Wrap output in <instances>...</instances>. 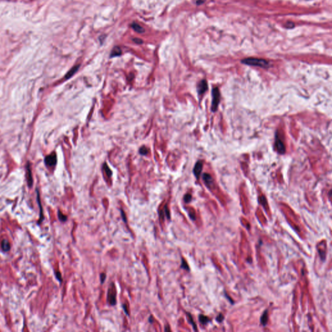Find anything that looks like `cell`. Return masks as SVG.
<instances>
[{
	"mask_svg": "<svg viewBox=\"0 0 332 332\" xmlns=\"http://www.w3.org/2000/svg\"><path fill=\"white\" fill-rule=\"evenodd\" d=\"M203 180H204V182L206 183V184L208 186H210L212 184L213 179H212V177H211L210 174H209L208 173H204V174H203Z\"/></svg>",
	"mask_w": 332,
	"mask_h": 332,
	"instance_id": "11",
	"label": "cell"
},
{
	"mask_svg": "<svg viewBox=\"0 0 332 332\" xmlns=\"http://www.w3.org/2000/svg\"><path fill=\"white\" fill-rule=\"evenodd\" d=\"M260 321H261V324L263 326H265L267 324V321H268V310L267 309V310H265L264 311V313H263L262 316L261 317V318H260Z\"/></svg>",
	"mask_w": 332,
	"mask_h": 332,
	"instance_id": "13",
	"label": "cell"
},
{
	"mask_svg": "<svg viewBox=\"0 0 332 332\" xmlns=\"http://www.w3.org/2000/svg\"><path fill=\"white\" fill-rule=\"evenodd\" d=\"M122 308H123V310H124L125 314H126V315H129V309H128V308H127V305H126V304H123V305H122Z\"/></svg>",
	"mask_w": 332,
	"mask_h": 332,
	"instance_id": "28",
	"label": "cell"
},
{
	"mask_svg": "<svg viewBox=\"0 0 332 332\" xmlns=\"http://www.w3.org/2000/svg\"><path fill=\"white\" fill-rule=\"evenodd\" d=\"M57 161V155L55 153H52L51 155H48L46 158V160H45V161H46V164L49 166H51V167L56 165Z\"/></svg>",
	"mask_w": 332,
	"mask_h": 332,
	"instance_id": "5",
	"label": "cell"
},
{
	"mask_svg": "<svg viewBox=\"0 0 332 332\" xmlns=\"http://www.w3.org/2000/svg\"><path fill=\"white\" fill-rule=\"evenodd\" d=\"M203 163H202L201 161H197V162L196 163L195 167H194V174L195 176L197 177V179H199L200 174H201V172H202V169H203Z\"/></svg>",
	"mask_w": 332,
	"mask_h": 332,
	"instance_id": "7",
	"label": "cell"
},
{
	"mask_svg": "<svg viewBox=\"0 0 332 332\" xmlns=\"http://www.w3.org/2000/svg\"><path fill=\"white\" fill-rule=\"evenodd\" d=\"M164 214L165 215V216L167 217V218L168 219H170V218H171V215H170V212H169V208H168V205L167 204H165V206H164Z\"/></svg>",
	"mask_w": 332,
	"mask_h": 332,
	"instance_id": "20",
	"label": "cell"
},
{
	"mask_svg": "<svg viewBox=\"0 0 332 332\" xmlns=\"http://www.w3.org/2000/svg\"><path fill=\"white\" fill-rule=\"evenodd\" d=\"M133 40H134V42H135L137 44H142L143 43L142 40H140V39H138V38H134V39H133Z\"/></svg>",
	"mask_w": 332,
	"mask_h": 332,
	"instance_id": "31",
	"label": "cell"
},
{
	"mask_svg": "<svg viewBox=\"0 0 332 332\" xmlns=\"http://www.w3.org/2000/svg\"><path fill=\"white\" fill-rule=\"evenodd\" d=\"M121 215H122V219L123 221L126 223L127 222V216H126V214H125V213L124 212V211L123 210H121Z\"/></svg>",
	"mask_w": 332,
	"mask_h": 332,
	"instance_id": "24",
	"label": "cell"
},
{
	"mask_svg": "<svg viewBox=\"0 0 332 332\" xmlns=\"http://www.w3.org/2000/svg\"><path fill=\"white\" fill-rule=\"evenodd\" d=\"M121 54H122V50H121V49L119 47H115L113 49V50L112 51L110 57H114L119 56L121 55Z\"/></svg>",
	"mask_w": 332,
	"mask_h": 332,
	"instance_id": "15",
	"label": "cell"
},
{
	"mask_svg": "<svg viewBox=\"0 0 332 332\" xmlns=\"http://www.w3.org/2000/svg\"><path fill=\"white\" fill-rule=\"evenodd\" d=\"M191 199H192V196L189 194L185 195L184 197V200L185 203H189L190 202H191Z\"/></svg>",
	"mask_w": 332,
	"mask_h": 332,
	"instance_id": "21",
	"label": "cell"
},
{
	"mask_svg": "<svg viewBox=\"0 0 332 332\" xmlns=\"http://www.w3.org/2000/svg\"><path fill=\"white\" fill-rule=\"evenodd\" d=\"M37 201H38V206L40 207V219L38 221V223H39L38 224H40L44 220V213H43L42 206L41 204V202H40V195H39V193L38 192H37Z\"/></svg>",
	"mask_w": 332,
	"mask_h": 332,
	"instance_id": "9",
	"label": "cell"
},
{
	"mask_svg": "<svg viewBox=\"0 0 332 332\" xmlns=\"http://www.w3.org/2000/svg\"><path fill=\"white\" fill-rule=\"evenodd\" d=\"M275 145L276 147V149L278 152L281 155H284L285 152V148L284 146V144L283 142H282L281 139L278 136V134L276 136V141H275Z\"/></svg>",
	"mask_w": 332,
	"mask_h": 332,
	"instance_id": "3",
	"label": "cell"
},
{
	"mask_svg": "<svg viewBox=\"0 0 332 332\" xmlns=\"http://www.w3.org/2000/svg\"><path fill=\"white\" fill-rule=\"evenodd\" d=\"M26 178H27V182H28V186L30 187H32L33 184V177H32V172H31V168H29V165H28V168H27Z\"/></svg>",
	"mask_w": 332,
	"mask_h": 332,
	"instance_id": "8",
	"label": "cell"
},
{
	"mask_svg": "<svg viewBox=\"0 0 332 332\" xmlns=\"http://www.w3.org/2000/svg\"><path fill=\"white\" fill-rule=\"evenodd\" d=\"M153 321H154L153 317H152V316H151V317L149 318V323H151V324H152V323H153Z\"/></svg>",
	"mask_w": 332,
	"mask_h": 332,
	"instance_id": "33",
	"label": "cell"
},
{
	"mask_svg": "<svg viewBox=\"0 0 332 332\" xmlns=\"http://www.w3.org/2000/svg\"><path fill=\"white\" fill-rule=\"evenodd\" d=\"M104 169L105 170V172L106 173V174L108 175V177H110L112 175V171L111 170L109 169V168L108 167V165L106 164H104Z\"/></svg>",
	"mask_w": 332,
	"mask_h": 332,
	"instance_id": "22",
	"label": "cell"
},
{
	"mask_svg": "<svg viewBox=\"0 0 332 332\" xmlns=\"http://www.w3.org/2000/svg\"><path fill=\"white\" fill-rule=\"evenodd\" d=\"M106 275L105 273L100 274V281H101V284L104 283L105 280H106Z\"/></svg>",
	"mask_w": 332,
	"mask_h": 332,
	"instance_id": "25",
	"label": "cell"
},
{
	"mask_svg": "<svg viewBox=\"0 0 332 332\" xmlns=\"http://www.w3.org/2000/svg\"><path fill=\"white\" fill-rule=\"evenodd\" d=\"M260 203H261V204H263V206H265V204H267V202H266V199L263 196H262L261 197H260Z\"/></svg>",
	"mask_w": 332,
	"mask_h": 332,
	"instance_id": "30",
	"label": "cell"
},
{
	"mask_svg": "<svg viewBox=\"0 0 332 332\" xmlns=\"http://www.w3.org/2000/svg\"><path fill=\"white\" fill-rule=\"evenodd\" d=\"M199 319L200 322L203 324H206L209 321V318L206 316H204V315H199Z\"/></svg>",
	"mask_w": 332,
	"mask_h": 332,
	"instance_id": "18",
	"label": "cell"
},
{
	"mask_svg": "<svg viewBox=\"0 0 332 332\" xmlns=\"http://www.w3.org/2000/svg\"><path fill=\"white\" fill-rule=\"evenodd\" d=\"M204 2H205V0H197L196 3H197V5H201V4H203Z\"/></svg>",
	"mask_w": 332,
	"mask_h": 332,
	"instance_id": "32",
	"label": "cell"
},
{
	"mask_svg": "<svg viewBox=\"0 0 332 332\" xmlns=\"http://www.w3.org/2000/svg\"><path fill=\"white\" fill-rule=\"evenodd\" d=\"M79 65L75 66L73 67V68H71V69L68 71V73L66 74V79H70V77H72V76H73L76 72H77V70H78V69H79Z\"/></svg>",
	"mask_w": 332,
	"mask_h": 332,
	"instance_id": "12",
	"label": "cell"
},
{
	"mask_svg": "<svg viewBox=\"0 0 332 332\" xmlns=\"http://www.w3.org/2000/svg\"><path fill=\"white\" fill-rule=\"evenodd\" d=\"M181 267L182 269H184V270H186V271H190V267H189V266H188L187 263L186 262V260H185L184 259V258L182 259V263H181Z\"/></svg>",
	"mask_w": 332,
	"mask_h": 332,
	"instance_id": "19",
	"label": "cell"
},
{
	"mask_svg": "<svg viewBox=\"0 0 332 332\" xmlns=\"http://www.w3.org/2000/svg\"><path fill=\"white\" fill-rule=\"evenodd\" d=\"M241 62L242 63L246 65L259 66L262 67V68H267L269 66V62L267 60L262 59H257V58H247V59L242 60Z\"/></svg>",
	"mask_w": 332,
	"mask_h": 332,
	"instance_id": "1",
	"label": "cell"
},
{
	"mask_svg": "<svg viewBox=\"0 0 332 332\" xmlns=\"http://www.w3.org/2000/svg\"><path fill=\"white\" fill-rule=\"evenodd\" d=\"M224 319V316L223 315L222 313H219V315L216 318V321L219 322H221Z\"/></svg>",
	"mask_w": 332,
	"mask_h": 332,
	"instance_id": "27",
	"label": "cell"
},
{
	"mask_svg": "<svg viewBox=\"0 0 332 332\" xmlns=\"http://www.w3.org/2000/svg\"><path fill=\"white\" fill-rule=\"evenodd\" d=\"M186 314H187V317H188V320H189V322H190V324L193 326V327H194V330L197 331V326H196V324H195V322H194V318H193L191 315L190 313H186Z\"/></svg>",
	"mask_w": 332,
	"mask_h": 332,
	"instance_id": "16",
	"label": "cell"
},
{
	"mask_svg": "<svg viewBox=\"0 0 332 332\" xmlns=\"http://www.w3.org/2000/svg\"><path fill=\"white\" fill-rule=\"evenodd\" d=\"M164 330H165V331H171V329H170V327H169V326H166L165 327V329H164Z\"/></svg>",
	"mask_w": 332,
	"mask_h": 332,
	"instance_id": "34",
	"label": "cell"
},
{
	"mask_svg": "<svg viewBox=\"0 0 332 332\" xmlns=\"http://www.w3.org/2000/svg\"><path fill=\"white\" fill-rule=\"evenodd\" d=\"M131 27H132V28L136 31V32H137L138 33H142L144 32V29H143V28H142V27L140 25L136 24V23H133L132 24Z\"/></svg>",
	"mask_w": 332,
	"mask_h": 332,
	"instance_id": "14",
	"label": "cell"
},
{
	"mask_svg": "<svg viewBox=\"0 0 332 332\" xmlns=\"http://www.w3.org/2000/svg\"><path fill=\"white\" fill-rule=\"evenodd\" d=\"M116 292L114 289H109V292H108V298L107 300L109 302L110 305L112 306H115L116 304Z\"/></svg>",
	"mask_w": 332,
	"mask_h": 332,
	"instance_id": "4",
	"label": "cell"
},
{
	"mask_svg": "<svg viewBox=\"0 0 332 332\" xmlns=\"http://www.w3.org/2000/svg\"><path fill=\"white\" fill-rule=\"evenodd\" d=\"M55 276H56V278H57V280H59L60 282H62V275H61V273L59 271L57 272H55Z\"/></svg>",
	"mask_w": 332,
	"mask_h": 332,
	"instance_id": "26",
	"label": "cell"
},
{
	"mask_svg": "<svg viewBox=\"0 0 332 332\" xmlns=\"http://www.w3.org/2000/svg\"><path fill=\"white\" fill-rule=\"evenodd\" d=\"M2 249L4 251V252H8L11 249V244L7 239H3L2 241Z\"/></svg>",
	"mask_w": 332,
	"mask_h": 332,
	"instance_id": "10",
	"label": "cell"
},
{
	"mask_svg": "<svg viewBox=\"0 0 332 332\" xmlns=\"http://www.w3.org/2000/svg\"><path fill=\"white\" fill-rule=\"evenodd\" d=\"M212 110L215 112L217 110L218 105L220 102V92L218 88H214L212 90Z\"/></svg>",
	"mask_w": 332,
	"mask_h": 332,
	"instance_id": "2",
	"label": "cell"
},
{
	"mask_svg": "<svg viewBox=\"0 0 332 332\" xmlns=\"http://www.w3.org/2000/svg\"><path fill=\"white\" fill-rule=\"evenodd\" d=\"M147 152H148V149H147L146 147H142L141 149H140V153L141 155H147Z\"/></svg>",
	"mask_w": 332,
	"mask_h": 332,
	"instance_id": "23",
	"label": "cell"
},
{
	"mask_svg": "<svg viewBox=\"0 0 332 332\" xmlns=\"http://www.w3.org/2000/svg\"><path fill=\"white\" fill-rule=\"evenodd\" d=\"M208 90V84L205 80H201L197 86V91L199 95L203 94Z\"/></svg>",
	"mask_w": 332,
	"mask_h": 332,
	"instance_id": "6",
	"label": "cell"
},
{
	"mask_svg": "<svg viewBox=\"0 0 332 332\" xmlns=\"http://www.w3.org/2000/svg\"><path fill=\"white\" fill-rule=\"evenodd\" d=\"M294 27H295V24L293 23V22H291H291L290 21L288 22V23H287V24H286V28H287L291 29V28H294Z\"/></svg>",
	"mask_w": 332,
	"mask_h": 332,
	"instance_id": "29",
	"label": "cell"
},
{
	"mask_svg": "<svg viewBox=\"0 0 332 332\" xmlns=\"http://www.w3.org/2000/svg\"><path fill=\"white\" fill-rule=\"evenodd\" d=\"M58 218L60 220L61 222H66L68 219V217L65 215L64 214L62 213L60 210L58 211Z\"/></svg>",
	"mask_w": 332,
	"mask_h": 332,
	"instance_id": "17",
	"label": "cell"
}]
</instances>
